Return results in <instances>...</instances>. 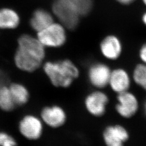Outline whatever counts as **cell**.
I'll list each match as a JSON object with an SVG mask.
<instances>
[{"label":"cell","instance_id":"6da1fadb","mask_svg":"<svg viewBox=\"0 0 146 146\" xmlns=\"http://www.w3.org/2000/svg\"><path fill=\"white\" fill-rule=\"evenodd\" d=\"M14 56L16 67L23 72H34L40 67L45 57L44 46L37 38L23 34L18 39Z\"/></svg>","mask_w":146,"mask_h":146},{"label":"cell","instance_id":"7a4b0ae2","mask_svg":"<svg viewBox=\"0 0 146 146\" xmlns=\"http://www.w3.org/2000/svg\"><path fill=\"white\" fill-rule=\"evenodd\" d=\"M93 4V0H55L52 11L63 26L74 30L78 26L80 18L90 12Z\"/></svg>","mask_w":146,"mask_h":146},{"label":"cell","instance_id":"3957f363","mask_svg":"<svg viewBox=\"0 0 146 146\" xmlns=\"http://www.w3.org/2000/svg\"><path fill=\"white\" fill-rule=\"evenodd\" d=\"M43 69L52 84L55 87H68L78 77V69L68 60L47 62Z\"/></svg>","mask_w":146,"mask_h":146},{"label":"cell","instance_id":"277c9868","mask_svg":"<svg viewBox=\"0 0 146 146\" xmlns=\"http://www.w3.org/2000/svg\"><path fill=\"white\" fill-rule=\"evenodd\" d=\"M37 38L44 47H61L66 40L64 27L61 23L54 22L42 31L38 32Z\"/></svg>","mask_w":146,"mask_h":146},{"label":"cell","instance_id":"5b68a950","mask_svg":"<svg viewBox=\"0 0 146 146\" xmlns=\"http://www.w3.org/2000/svg\"><path fill=\"white\" fill-rule=\"evenodd\" d=\"M19 129L21 135L27 139L36 140L42 135V121L34 115H26L20 121Z\"/></svg>","mask_w":146,"mask_h":146},{"label":"cell","instance_id":"8992f818","mask_svg":"<svg viewBox=\"0 0 146 146\" xmlns=\"http://www.w3.org/2000/svg\"><path fill=\"white\" fill-rule=\"evenodd\" d=\"M118 104L116 108L117 113L122 117H131L138 110L137 100L134 95L127 91L119 93L117 96Z\"/></svg>","mask_w":146,"mask_h":146},{"label":"cell","instance_id":"52a82bcc","mask_svg":"<svg viewBox=\"0 0 146 146\" xmlns=\"http://www.w3.org/2000/svg\"><path fill=\"white\" fill-rule=\"evenodd\" d=\"M108 102V98L106 94L98 91L89 95L85 101V104L91 114L100 116L104 114Z\"/></svg>","mask_w":146,"mask_h":146},{"label":"cell","instance_id":"ba28073f","mask_svg":"<svg viewBox=\"0 0 146 146\" xmlns=\"http://www.w3.org/2000/svg\"><path fill=\"white\" fill-rule=\"evenodd\" d=\"M41 117L43 122L52 128L61 126L66 120L64 111L58 106L44 108L41 113Z\"/></svg>","mask_w":146,"mask_h":146},{"label":"cell","instance_id":"9c48e42d","mask_svg":"<svg viewBox=\"0 0 146 146\" xmlns=\"http://www.w3.org/2000/svg\"><path fill=\"white\" fill-rule=\"evenodd\" d=\"M128 137V131L121 125L109 126L104 133V142L107 146H123Z\"/></svg>","mask_w":146,"mask_h":146},{"label":"cell","instance_id":"30bf717a","mask_svg":"<svg viewBox=\"0 0 146 146\" xmlns=\"http://www.w3.org/2000/svg\"><path fill=\"white\" fill-rule=\"evenodd\" d=\"M111 72L110 68L104 64H94L89 70L90 82L97 88H104L109 84Z\"/></svg>","mask_w":146,"mask_h":146},{"label":"cell","instance_id":"8fae6325","mask_svg":"<svg viewBox=\"0 0 146 146\" xmlns=\"http://www.w3.org/2000/svg\"><path fill=\"white\" fill-rule=\"evenodd\" d=\"M130 83L129 75L125 70L117 69L111 72L108 84L115 92L119 94L127 91Z\"/></svg>","mask_w":146,"mask_h":146},{"label":"cell","instance_id":"7c38bea8","mask_svg":"<svg viewBox=\"0 0 146 146\" xmlns=\"http://www.w3.org/2000/svg\"><path fill=\"white\" fill-rule=\"evenodd\" d=\"M54 22V19L50 13L43 9H38L33 14L30 20V25L34 31L38 33Z\"/></svg>","mask_w":146,"mask_h":146},{"label":"cell","instance_id":"4fadbf2b","mask_svg":"<svg viewBox=\"0 0 146 146\" xmlns=\"http://www.w3.org/2000/svg\"><path fill=\"white\" fill-rule=\"evenodd\" d=\"M101 50L106 58L111 60L116 59L121 52L120 41L114 36L106 37L101 43Z\"/></svg>","mask_w":146,"mask_h":146},{"label":"cell","instance_id":"5bb4252c","mask_svg":"<svg viewBox=\"0 0 146 146\" xmlns=\"http://www.w3.org/2000/svg\"><path fill=\"white\" fill-rule=\"evenodd\" d=\"M20 22V16L14 10L8 8H4L0 9L1 29H15L19 26Z\"/></svg>","mask_w":146,"mask_h":146},{"label":"cell","instance_id":"9a60e30c","mask_svg":"<svg viewBox=\"0 0 146 146\" xmlns=\"http://www.w3.org/2000/svg\"><path fill=\"white\" fill-rule=\"evenodd\" d=\"M8 87L16 106H22L28 102L29 93L25 86L21 84L13 83Z\"/></svg>","mask_w":146,"mask_h":146},{"label":"cell","instance_id":"2e32d148","mask_svg":"<svg viewBox=\"0 0 146 146\" xmlns=\"http://www.w3.org/2000/svg\"><path fill=\"white\" fill-rule=\"evenodd\" d=\"M16 106L9 87L7 86L0 87V109L9 112L14 110Z\"/></svg>","mask_w":146,"mask_h":146},{"label":"cell","instance_id":"e0dca14e","mask_svg":"<svg viewBox=\"0 0 146 146\" xmlns=\"http://www.w3.org/2000/svg\"><path fill=\"white\" fill-rule=\"evenodd\" d=\"M133 78L136 83L146 90V64H140L136 67Z\"/></svg>","mask_w":146,"mask_h":146},{"label":"cell","instance_id":"ac0fdd59","mask_svg":"<svg viewBox=\"0 0 146 146\" xmlns=\"http://www.w3.org/2000/svg\"><path fill=\"white\" fill-rule=\"evenodd\" d=\"M16 140L8 133L0 132V146H16Z\"/></svg>","mask_w":146,"mask_h":146},{"label":"cell","instance_id":"d6986e66","mask_svg":"<svg viewBox=\"0 0 146 146\" xmlns=\"http://www.w3.org/2000/svg\"><path fill=\"white\" fill-rule=\"evenodd\" d=\"M140 56L142 61L146 64V43L141 48Z\"/></svg>","mask_w":146,"mask_h":146},{"label":"cell","instance_id":"ffe728a7","mask_svg":"<svg viewBox=\"0 0 146 146\" xmlns=\"http://www.w3.org/2000/svg\"><path fill=\"white\" fill-rule=\"evenodd\" d=\"M116 1H117L119 2H120L122 4L127 5V4L131 3L132 2H133L134 0H116Z\"/></svg>","mask_w":146,"mask_h":146},{"label":"cell","instance_id":"44dd1931","mask_svg":"<svg viewBox=\"0 0 146 146\" xmlns=\"http://www.w3.org/2000/svg\"><path fill=\"white\" fill-rule=\"evenodd\" d=\"M143 21L146 25V13L145 14H144V15L143 16Z\"/></svg>","mask_w":146,"mask_h":146},{"label":"cell","instance_id":"7402d4cb","mask_svg":"<svg viewBox=\"0 0 146 146\" xmlns=\"http://www.w3.org/2000/svg\"><path fill=\"white\" fill-rule=\"evenodd\" d=\"M145 112H146V103H145Z\"/></svg>","mask_w":146,"mask_h":146},{"label":"cell","instance_id":"603a6c76","mask_svg":"<svg viewBox=\"0 0 146 146\" xmlns=\"http://www.w3.org/2000/svg\"><path fill=\"white\" fill-rule=\"evenodd\" d=\"M143 2H144V3L146 5V0H143Z\"/></svg>","mask_w":146,"mask_h":146}]
</instances>
